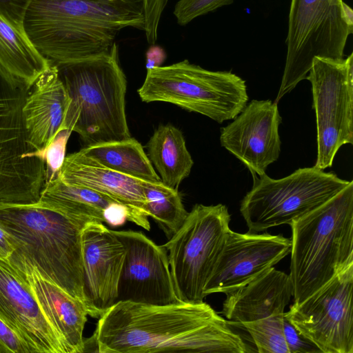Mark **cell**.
<instances>
[{
  "label": "cell",
  "mask_w": 353,
  "mask_h": 353,
  "mask_svg": "<svg viewBox=\"0 0 353 353\" xmlns=\"http://www.w3.org/2000/svg\"><path fill=\"white\" fill-rule=\"evenodd\" d=\"M98 319L92 341L99 353L249 352L228 321L204 301H118Z\"/></svg>",
  "instance_id": "cell-1"
},
{
  "label": "cell",
  "mask_w": 353,
  "mask_h": 353,
  "mask_svg": "<svg viewBox=\"0 0 353 353\" xmlns=\"http://www.w3.org/2000/svg\"><path fill=\"white\" fill-rule=\"evenodd\" d=\"M23 27L52 63L82 61L108 52L125 28L144 31L143 0H32Z\"/></svg>",
  "instance_id": "cell-2"
},
{
  "label": "cell",
  "mask_w": 353,
  "mask_h": 353,
  "mask_svg": "<svg viewBox=\"0 0 353 353\" xmlns=\"http://www.w3.org/2000/svg\"><path fill=\"white\" fill-rule=\"evenodd\" d=\"M85 224L39 201L0 203V227L14 248L8 259L30 265L84 304L81 232Z\"/></svg>",
  "instance_id": "cell-3"
},
{
  "label": "cell",
  "mask_w": 353,
  "mask_h": 353,
  "mask_svg": "<svg viewBox=\"0 0 353 353\" xmlns=\"http://www.w3.org/2000/svg\"><path fill=\"white\" fill-rule=\"evenodd\" d=\"M290 225L289 275L299 303L353 263V181Z\"/></svg>",
  "instance_id": "cell-4"
},
{
  "label": "cell",
  "mask_w": 353,
  "mask_h": 353,
  "mask_svg": "<svg viewBox=\"0 0 353 353\" xmlns=\"http://www.w3.org/2000/svg\"><path fill=\"white\" fill-rule=\"evenodd\" d=\"M57 66L70 99L63 128L77 133L85 146L131 137L127 79L116 42L104 54Z\"/></svg>",
  "instance_id": "cell-5"
},
{
  "label": "cell",
  "mask_w": 353,
  "mask_h": 353,
  "mask_svg": "<svg viewBox=\"0 0 353 353\" xmlns=\"http://www.w3.org/2000/svg\"><path fill=\"white\" fill-rule=\"evenodd\" d=\"M137 92L142 101L165 102L219 123L234 119L248 101L245 80L183 60L147 70Z\"/></svg>",
  "instance_id": "cell-6"
},
{
  "label": "cell",
  "mask_w": 353,
  "mask_h": 353,
  "mask_svg": "<svg viewBox=\"0 0 353 353\" xmlns=\"http://www.w3.org/2000/svg\"><path fill=\"white\" fill-rule=\"evenodd\" d=\"M353 32V12L343 0H291L287 53L274 102L307 75L315 57L343 59Z\"/></svg>",
  "instance_id": "cell-7"
},
{
  "label": "cell",
  "mask_w": 353,
  "mask_h": 353,
  "mask_svg": "<svg viewBox=\"0 0 353 353\" xmlns=\"http://www.w3.org/2000/svg\"><path fill=\"white\" fill-rule=\"evenodd\" d=\"M252 189L241 202L240 212L249 232L290 224L333 197L350 181L314 166L299 168L274 179L253 176Z\"/></svg>",
  "instance_id": "cell-8"
},
{
  "label": "cell",
  "mask_w": 353,
  "mask_h": 353,
  "mask_svg": "<svg viewBox=\"0 0 353 353\" xmlns=\"http://www.w3.org/2000/svg\"><path fill=\"white\" fill-rule=\"evenodd\" d=\"M230 214L223 204H196L180 229L163 245L180 301L201 303L225 238Z\"/></svg>",
  "instance_id": "cell-9"
},
{
  "label": "cell",
  "mask_w": 353,
  "mask_h": 353,
  "mask_svg": "<svg viewBox=\"0 0 353 353\" xmlns=\"http://www.w3.org/2000/svg\"><path fill=\"white\" fill-rule=\"evenodd\" d=\"M30 88L16 85L0 74L1 204L37 203L45 184V163L35 157L24 125L23 106Z\"/></svg>",
  "instance_id": "cell-10"
},
{
  "label": "cell",
  "mask_w": 353,
  "mask_h": 353,
  "mask_svg": "<svg viewBox=\"0 0 353 353\" xmlns=\"http://www.w3.org/2000/svg\"><path fill=\"white\" fill-rule=\"evenodd\" d=\"M312 85L317 131L314 167H332L339 149L353 143V54L315 57L305 77Z\"/></svg>",
  "instance_id": "cell-11"
},
{
  "label": "cell",
  "mask_w": 353,
  "mask_h": 353,
  "mask_svg": "<svg viewBox=\"0 0 353 353\" xmlns=\"http://www.w3.org/2000/svg\"><path fill=\"white\" fill-rule=\"evenodd\" d=\"M353 263L285 314L323 353H353Z\"/></svg>",
  "instance_id": "cell-12"
},
{
  "label": "cell",
  "mask_w": 353,
  "mask_h": 353,
  "mask_svg": "<svg viewBox=\"0 0 353 353\" xmlns=\"http://www.w3.org/2000/svg\"><path fill=\"white\" fill-rule=\"evenodd\" d=\"M125 249L118 301L148 305L180 302L171 275L168 252L141 232L112 230Z\"/></svg>",
  "instance_id": "cell-13"
},
{
  "label": "cell",
  "mask_w": 353,
  "mask_h": 353,
  "mask_svg": "<svg viewBox=\"0 0 353 353\" xmlns=\"http://www.w3.org/2000/svg\"><path fill=\"white\" fill-rule=\"evenodd\" d=\"M291 250L282 234L239 233L230 230L204 294H228L256 279L281 261Z\"/></svg>",
  "instance_id": "cell-14"
},
{
  "label": "cell",
  "mask_w": 353,
  "mask_h": 353,
  "mask_svg": "<svg viewBox=\"0 0 353 353\" xmlns=\"http://www.w3.org/2000/svg\"><path fill=\"white\" fill-rule=\"evenodd\" d=\"M281 121L276 102L252 100L221 128V145L245 165L252 176H261L279 157Z\"/></svg>",
  "instance_id": "cell-15"
},
{
  "label": "cell",
  "mask_w": 353,
  "mask_h": 353,
  "mask_svg": "<svg viewBox=\"0 0 353 353\" xmlns=\"http://www.w3.org/2000/svg\"><path fill=\"white\" fill-rule=\"evenodd\" d=\"M0 319L23 341L30 353H70L28 282L7 259L1 258Z\"/></svg>",
  "instance_id": "cell-16"
},
{
  "label": "cell",
  "mask_w": 353,
  "mask_h": 353,
  "mask_svg": "<svg viewBox=\"0 0 353 353\" xmlns=\"http://www.w3.org/2000/svg\"><path fill=\"white\" fill-rule=\"evenodd\" d=\"M85 307L99 319L117 303L125 256L119 239L101 222L87 223L81 232Z\"/></svg>",
  "instance_id": "cell-17"
},
{
  "label": "cell",
  "mask_w": 353,
  "mask_h": 353,
  "mask_svg": "<svg viewBox=\"0 0 353 353\" xmlns=\"http://www.w3.org/2000/svg\"><path fill=\"white\" fill-rule=\"evenodd\" d=\"M57 177L68 185L83 187L122 204L130 221L149 231L145 181L110 169L79 151L65 156Z\"/></svg>",
  "instance_id": "cell-18"
},
{
  "label": "cell",
  "mask_w": 353,
  "mask_h": 353,
  "mask_svg": "<svg viewBox=\"0 0 353 353\" xmlns=\"http://www.w3.org/2000/svg\"><path fill=\"white\" fill-rule=\"evenodd\" d=\"M69 103L58 68L51 63L32 85L23 106L25 129L32 148L42 152L64 128Z\"/></svg>",
  "instance_id": "cell-19"
},
{
  "label": "cell",
  "mask_w": 353,
  "mask_h": 353,
  "mask_svg": "<svg viewBox=\"0 0 353 353\" xmlns=\"http://www.w3.org/2000/svg\"><path fill=\"white\" fill-rule=\"evenodd\" d=\"M7 260L28 282L42 311L70 353L85 352L83 333L88 313L85 304L41 276L30 265L19 260Z\"/></svg>",
  "instance_id": "cell-20"
},
{
  "label": "cell",
  "mask_w": 353,
  "mask_h": 353,
  "mask_svg": "<svg viewBox=\"0 0 353 353\" xmlns=\"http://www.w3.org/2000/svg\"><path fill=\"white\" fill-rule=\"evenodd\" d=\"M292 296L290 275L273 267L248 284L226 294L221 313L240 324L255 321L283 313Z\"/></svg>",
  "instance_id": "cell-21"
},
{
  "label": "cell",
  "mask_w": 353,
  "mask_h": 353,
  "mask_svg": "<svg viewBox=\"0 0 353 353\" xmlns=\"http://www.w3.org/2000/svg\"><path fill=\"white\" fill-rule=\"evenodd\" d=\"M50 65L33 46L23 27L0 14V74L16 85L30 88Z\"/></svg>",
  "instance_id": "cell-22"
},
{
  "label": "cell",
  "mask_w": 353,
  "mask_h": 353,
  "mask_svg": "<svg viewBox=\"0 0 353 353\" xmlns=\"http://www.w3.org/2000/svg\"><path fill=\"white\" fill-rule=\"evenodd\" d=\"M147 155L161 181L178 189L194 165L182 132L170 123L159 125L146 144Z\"/></svg>",
  "instance_id": "cell-23"
},
{
  "label": "cell",
  "mask_w": 353,
  "mask_h": 353,
  "mask_svg": "<svg viewBox=\"0 0 353 353\" xmlns=\"http://www.w3.org/2000/svg\"><path fill=\"white\" fill-rule=\"evenodd\" d=\"M38 201L85 223H105V210L117 202L90 189L64 183L57 176L44 184Z\"/></svg>",
  "instance_id": "cell-24"
},
{
  "label": "cell",
  "mask_w": 353,
  "mask_h": 353,
  "mask_svg": "<svg viewBox=\"0 0 353 353\" xmlns=\"http://www.w3.org/2000/svg\"><path fill=\"white\" fill-rule=\"evenodd\" d=\"M79 151L127 176L145 181H161L142 145L134 138L86 145Z\"/></svg>",
  "instance_id": "cell-25"
},
{
  "label": "cell",
  "mask_w": 353,
  "mask_h": 353,
  "mask_svg": "<svg viewBox=\"0 0 353 353\" xmlns=\"http://www.w3.org/2000/svg\"><path fill=\"white\" fill-rule=\"evenodd\" d=\"M260 353H316L319 350L295 328L285 312L241 324Z\"/></svg>",
  "instance_id": "cell-26"
},
{
  "label": "cell",
  "mask_w": 353,
  "mask_h": 353,
  "mask_svg": "<svg viewBox=\"0 0 353 353\" xmlns=\"http://www.w3.org/2000/svg\"><path fill=\"white\" fill-rule=\"evenodd\" d=\"M143 189L148 216L154 220L170 239L180 229L188 214L180 192L161 181H145Z\"/></svg>",
  "instance_id": "cell-27"
},
{
  "label": "cell",
  "mask_w": 353,
  "mask_h": 353,
  "mask_svg": "<svg viewBox=\"0 0 353 353\" xmlns=\"http://www.w3.org/2000/svg\"><path fill=\"white\" fill-rule=\"evenodd\" d=\"M72 132L69 129L61 130L44 150L35 152L34 155L46 165L45 183L57 176L66 156V145Z\"/></svg>",
  "instance_id": "cell-28"
},
{
  "label": "cell",
  "mask_w": 353,
  "mask_h": 353,
  "mask_svg": "<svg viewBox=\"0 0 353 353\" xmlns=\"http://www.w3.org/2000/svg\"><path fill=\"white\" fill-rule=\"evenodd\" d=\"M234 0H179L173 14L180 26H185L194 19L214 12Z\"/></svg>",
  "instance_id": "cell-29"
},
{
  "label": "cell",
  "mask_w": 353,
  "mask_h": 353,
  "mask_svg": "<svg viewBox=\"0 0 353 353\" xmlns=\"http://www.w3.org/2000/svg\"><path fill=\"white\" fill-rule=\"evenodd\" d=\"M168 2V0H143L144 32L150 44L155 43L157 40L159 22Z\"/></svg>",
  "instance_id": "cell-30"
},
{
  "label": "cell",
  "mask_w": 353,
  "mask_h": 353,
  "mask_svg": "<svg viewBox=\"0 0 353 353\" xmlns=\"http://www.w3.org/2000/svg\"><path fill=\"white\" fill-rule=\"evenodd\" d=\"M0 353H30L23 341L1 319Z\"/></svg>",
  "instance_id": "cell-31"
},
{
  "label": "cell",
  "mask_w": 353,
  "mask_h": 353,
  "mask_svg": "<svg viewBox=\"0 0 353 353\" xmlns=\"http://www.w3.org/2000/svg\"><path fill=\"white\" fill-rule=\"evenodd\" d=\"M32 0H0V14L17 26L23 27L26 12Z\"/></svg>",
  "instance_id": "cell-32"
},
{
  "label": "cell",
  "mask_w": 353,
  "mask_h": 353,
  "mask_svg": "<svg viewBox=\"0 0 353 353\" xmlns=\"http://www.w3.org/2000/svg\"><path fill=\"white\" fill-rule=\"evenodd\" d=\"M105 223L110 226H121L128 220V210L122 204L114 202L105 211Z\"/></svg>",
  "instance_id": "cell-33"
},
{
  "label": "cell",
  "mask_w": 353,
  "mask_h": 353,
  "mask_svg": "<svg viewBox=\"0 0 353 353\" xmlns=\"http://www.w3.org/2000/svg\"><path fill=\"white\" fill-rule=\"evenodd\" d=\"M165 54L163 50L159 46L151 47L146 54V68L147 70L155 67L161 66L164 61Z\"/></svg>",
  "instance_id": "cell-34"
},
{
  "label": "cell",
  "mask_w": 353,
  "mask_h": 353,
  "mask_svg": "<svg viewBox=\"0 0 353 353\" xmlns=\"http://www.w3.org/2000/svg\"><path fill=\"white\" fill-rule=\"evenodd\" d=\"M13 251L8 234L0 227V258L8 259Z\"/></svg>",
  "instance_id": "cell-35"
}]
</instances>
